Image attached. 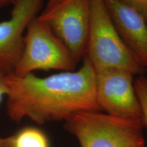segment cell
<instances>
[{"mask_svg": "<svg viewBox=\"0 0 147 147\" xmlns=\"http://www.w3.org/2000/svg\"><path fill=\"white\" fill-rule=\"evenodd\" d=\"M96 71L86 56L76 71L51 76L5 75L8 87L6 112L11 120L28 118L37 124L66 121L81 112L100 111L96 100ZM101 112V111H100Z\"/></svg>", "mask_w": 147, "mask_h": 147, "instance_id": "6da1fadb", "label": "cell"}, {"mask_svg": "<svg viewBox=\"0 0 147 147\" xmlns=\"http://www.w3.org/2000/svg\"><path fill=\"white\" fill-rule=\"evenodd\" d=\"M84 56L95 71L116 68L142 75L146 69L119 36L104 0H90L89 25Z\"/></svg>", "mask_w": 147, "mask_h": 147, "instance_id": "7a4b0ae2", "label": "cell"}, {"mask_svg": "<svg viewBox=\"0 0 147 147\" xmlns=\"http://www.w3.org/2000/svg\"><path fill=\"white\" fill-rule=\"evenodd\" d=\"M65 129L80 147H144L142 121L100 111L81 112L65 121Z\"/></svg>", "mask_w": 147, "mask_h": 147, "instance_id": "3957f363", "label": "cell"}, {"mask_svg": "<svg viewBox=\"0 0 147 147\" xmlns=\"http://www.w3.org/2000/svg\"><path fill=\"white\" fill-rule=\"evenodd\" d=\"M77 63L49 24L38 16L27 25L23 53L13 74L23 77L37 70L71 71L75 70Z\"/></svg>", "mask_w": 147, "mask_h": 147, "instance_id": "277c9868", "label": "cell"}, {"mask_svg": "<svg viewBox=\"0 0 147 147\" xmlns=\"http://www.w3.org/2000/svg\"><path fill=\"white\" fill-rule=\"evenodd\" d=\"M89 14L90 0H57L38 17L49 24L78 63L86 54Z\"/></svg>", "mask_w": 147, "mask_h": 147, "instance_id": "5b68a950", "label": "cell"}, {"mask_svg": "<svg viewBox=\"0 0 147 147\" xmlns=\"http://www.w3.org/2000/svg\"><path fill=\"white\" fill-rule=\"evenodd\" d=\"M134 76L129 71L116 68L96 71V100L101 112L142 121Z\"/></svg>", "mask_w": 147, "mask_h": 147, "instance_id": "8992f818", "label": "cell"}, {"mask_svg": "<svg viewBox=\"0 0 147 147\" xmlns=\"http://www.w3.org/2000/svg\"><path fill=\"white\" fill-rule=\"evenodd\" d=\"M44 0H12L9 19L0 23V70L13 74L23 50L24 34L38 16Z\"/></svg>", "mask_w": 147, "mask_h": 147, "instance_id": "52a82bcc", "label": "cell"}, {"mask_svg": "<svg viewBox=\"0 0 147 147\" xmlns=\"http://www.w3.org/2000/svg\"><path fill=\"white\" fill-rule=\"evenodd\" d=\"M121 39L147 69V22L140 14L121 0H104Z\"/></svg>", "mask_w": 147, "mask_h": 147, "instance_id": "ba28073f", "label": "cell"}, {"mask_svg": "<svg viewBox=\"0 0 147 147\" xmlns=\"http://www.w3.org/2000/svg\"><path fill=\"white\" fill-rule=\"evenodd\" d=\"M12 136V147H50L46 134L34 127H24Z\"/></svg>", "mask_w": 147, "mask_h": 147, "instance_id": "9c48e42d", "label": "cell"}, {"mask_svg": "<svg viewBox=\"0 0 147 147\" xmlns=\"http://www.w3.org/2000/svg\"><path fill=\"white\" fill-rule=\"evenodd\" d=\"M134 87L142 112L143 125L147 129V76H138L134 79Z\"/></svg>", "mask_w": 147, "mask_h": 147, "instance_id": "30bf717a", "label": "cell"}, {"mask_svg": "<svg viewBox=\"0 0 147 147\" xmlns=\"http://www.w3.org/2000/svg\"><path fill=\"white\" fill-rule=\"evenodd\" d=\"M5 75L3 71L0 70V104L2 102L4 96H6L8 93V87L5 81ZM12 136L3 138L0 136V147H12Z\"/></svg>", "mask_w": 147, "mask_h": 147, "instance_id": "8fae6325", "label": "cell"}, {"mask_svg": "<svg viewBox=\"0 0 147 147\" xmlns=\"http://www.w3.org/2000/svg\"><path fill=\"white\" fill-rule=\"evenodd\" d=\"M121 1L137 10L147 22V0H121Z\"/></svg>", "mask_w": 147, "mask_h": 147, "instance_id": "7c38bea8", "label": "cell"}, {"mask_svg": "<svg viewBox=\"0 0 147 147\" xmlns=\"http://www.w3.org/2000/svg\"><path fill=\"white\" fill-rule=\"evenodd\" d=\"M12 0H0V8L11 4Z\"/></svg>", "mask_w": 147, "mask_h": 147, "instance_id": "4fadbf2b", "label": "cell"}, {"mask_svg": "<svg viewBox=\"0 0 147 147\" xmlns=\"http://www.w3.org/2000/svg\"><path fill=\"white\" fill-rule=\"evenodd\" d=\"M56 1H57V0H48L47 3V5H46V7L49 6V5H52L53 3H55Z\"/></svg>", "mask_w": 147, "mask_h": 147, "instance_id": "5bb4252c", "label": "cell"}]
</instances>
